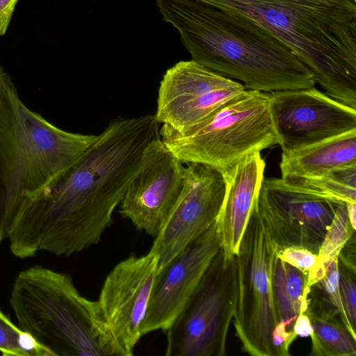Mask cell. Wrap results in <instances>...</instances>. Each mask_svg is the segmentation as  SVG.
<instances>
[{
	"mask_svg": "<svg viewBox=\"0 0 356 356\" xmlns=\"http://www.w3.org/2000/svg\"><path fill=\"white\" fill-rule=\"evenodd\" d=\"M312 332V356H355L356 337L338 319L305 312Z\"/></svg>",
	"mask_w": 356,
	"mask_h": 356,
	"instance_id": "20",
	"label": "cell"
},
{
	"mask_svg": "<svg viewBox=\"0 0 356 356\" xmlns=\"http://www.w3.org/2000/svg\"><path fill=\"white\" fill-rule=\"evenodd\" d=\"M348 216L354 229L356 228V203L346 202Z\"/></svg>",
	"mask_w": 356,
	"mask_h": 356,
	"instance_id": "27",
	"label": "cell"
},
{
	"mask_svg": "<svg viewBox=\"0 0 356 356\" xmlns=\"http://www.w3.org/2000/svg\"><path fill=\"white\" fill-rule=\"evenodd\" d=\"M353 1H356V0H353Z\"/></svg>",
	"mask_w": 356,
	"mask_h": 356,
	"instance_id": "29",
	"label": "cell"
},
{
	"mask_svg": "<svg viewBox=\"0 0 356 356\" xmlns=\"http://www.w3.org/2000/svg\"><path fill=\"white\" fill-rule=\"evenodd\" d=\"M277 256L282 260L306 273L307 277L313 273L317 264L316 254L299 246L278 249Z\"/></svg>",
	"mask_w": 356,
	"mask_h": 356,
	"instance_id": "24",
	"label": "cell"
},
{
	"mask_svg": "<svg viewBox=\"0 0 356 356\" xmlns=\"http://www.w3.org/2000/svg\"><path fill=\"white\" fill-rule=\"evenodd\" d=\"M163 19L179 32L193 60L246 89L261 92L316 84L286 45L251 19L197 0H156Z\"/></svg>",
	"mask_w": 356,
	"mask_h": 356,
	"instance_id": "2",
	"label": "cell"
},
{
	"mask_svg": "<svg viewBox=\"0 0 356 356\" xmlns=\"http://www.w3.org/2000/svg\"><path fill=\"white\" fill-rule=\"evenodd\" d=\"M292 187L315 196L356 203V163L312 177L283 178Z\"/></svg>",
	"mask_w": 356,
	"mask_h": 356,
	"instance_id": "19",
	"label": "cell"
},
{
	"mask_svg": "<svg viewBox=\"0 0 356 356\" xmlns=\"http://www.w3.org/2000/svg\"><path fill=\"white\" fill-rule=\"evenodd\" d=\"M159 134L183 163L206 164L222 174L247 155L278 144L269 93L248 89L184 130L162 124Z\"/></svg>",
	"mask_w": 356,
	"mask_h": 356,
	"instance_id": "6",
	"label": "cell"
},
{
	"mask_svg": "<svg viewBox=\"0 0 356 356\" xmlns=\"http://www.w3.org/2000/svg\"><path fill=\"white\" fill-rule=\"evenodd\" d=\"M338 269L339 286L343 306L350 326L355 331L356 273L355 261L339 256Z\"/></svg>",
	"mask_w": 356,
	"mask_h": 356,
	"instance_id": "23",
	"label": "cell"
},
{
	"mask_svg": "<svg viewBox=\"0 0 356 356\" xmlns=\"http://www.w3.org/2000/svg\"><path fill=\"white\" fill-rule=\"evenodd\" d=\"M97 135L60 129L21 100L0 72V244L26 200L74 165Z\"/></svg>",
	"mask_w": 356,
	"mask_h": 356,
	"instance_id": "4",
	"label": "cell"
},
{
	"mask_svg": "<svg viewBox=\"0 0 356 356\" xmlns=\"http://www.w3.org/2000/svg\"><path fill=\"white\" fill-rule=\"evenodd\" d=\"M340 202L304 193L282 177L264 178L257 209L279 249L299 246L317 254Z\"/></svg>",
	"mask_w": 356,
	"mask_h": 356,
	"instance_id": "10",
	"label": "cell"
},
{
	"mask_svg": "<svg viewBox=\"0 0 356 356\" xmlns=\"http://www.w3.org/2000/svg\"><path fill=\"white\" fill-rule=\"evenodd\" d=\"M278 247L253 208L236 255L238 298L236 334L252 356H277L273 336L279 323L273 294V266Z\"/></svg>",
	"mask_w": 356,
	"mask_h": 356,
	"instance_id": "8",
	"label": "cell"
},
{
	"mask_svg": "<svg viewBox=\"0 0 356 356\" xmlns=\"http://www.w3.org/2000/svg\"><path fill=\"white\" fill-rule=\"evenodd\" d=\"M355 231L348 216L346 202H340L318 252L316 266L307 277L309 287L321 278L326 266L339 257L341 250L353 236Z\"/></svg>",
	"mask_w": 356,
	"mask_h": 356,
	"instance_id": "21",
	"label": "cell"
},
{
	"mask_svg": "<svg viewBox=\"0 0 356 356\" xmlns=\"http://www.w3.org/2000/svg\"><path fill=\"white\" fill-rule=\"evenodd\" d=\"M356 163V129L282 153V178L312 177Z\"/></svg>",
	"mask_w": 356,
	"mask_h": 356,
	"instance_id": "17",
	"label": "cell"
},
{
	"mask_svg": "<svg viewBox=\"0 0 356 356\" xmlns=\"http://www.w3.org/2000/svg\"><path fill=\"white\" fill-rule=\"evenodd\" d=\"M225 186L218 170L203 163H186L181 193L149 251L157 257L158 271L217 220Z\"/></svg>",
	"mask_w": 356,
	"mask_h": 356,
	"instance_id": "12",
	"label": "cell"
},
{
	"mask_svg": "<svg viewBox=\"0 0 356 356\" xmlns=\"http://www.w3.org/2000/svg\"><path fill=\"white\" fill-rule=\"evenodd\" d=\"M312 327L310 318L306 312H300L296 319L293 332L297 337L300 336L302 337H309L312 334Z\"/></svg>",
	"mask_w": 356,
	"mask_h": 356,
	"instance_id": "26",
	"label": "cell"
},
{
	"mask_svg": "<svg viewBox=\"0 0 356 356\" xmlns=\"http://www.w3.org/2000/svg\"><path fill=\"white\" fill-rule=\"evenodd\" d=\"M158 272L157 257L148 252L116 264L95 300L100 346L106 355L131 356L141 337V327Z\"/></svg>",
	"mask_w": 356,
	"mask_h": 356,
	"instance_id": "9",
	"label": "cell"
},
{
	"mask_svg": "<svg viewBox=\"0 0 356 356\" xmlns=\"http://www.w3.org/2000/svg\"><path fill=\"white\" fill-rule=\"evenodd\" d=\"M245 89L193 60L179 61L163 76L154 116L160 124L181 131Z\"/></svg>",
	"mask_w": 356,
	"mask_h": 356,
	"instance_id": "13",
	"label": "cell"
},
{
	"mask_svg": "<svg viewBox=\"0 0 356 356\" xmlns=\"http://www.w3.org/2000/svg\"><path fill=\"white\" fill-rule=\"evenodd\" d=\"M269 111L282 152L356 129V109L314 86L269 93Z\"/></svg>",
	"mask_w": 356,
	"mask_h": 356,
	"instance_id": "11",
	"label": "cell"
},
{
	"mask_svg": "<svg viewBox=\"0 0 356 356\" xmlns=\"http://www.w3.org/2000/svg\"><path fill=\"white\" fill-rule=\"evenodd\" d=\"M0 353L5 356H52L49 349L16 325L1 309Z\"/></svg>",
	"mask_w": 356,
	"mask_h": 356,
	"instance_id": "22",
	"label": "cell"
},
{
	"mask_svg": "<svg viewBox=\"0 0 356 356\" xmlns=\"http://www.w3.org/2000/svg\"><path fill=\"white\" fill-rule=\"evenodd\" d=\"M265 168L261 152H254L223 173L225 193L216 222L221 248L227 256H234L238 252L258 198Z\"/></svg>",
	"mask_w": 356,
	"mask_h": 356,
	"instance_id": "16",
	"label": "cell"
},
{
	"mask_svg": "<svg viewBox=\"0 0 356 356\" xmlns=\"http://www.w3.org/2000/svg\"><path fill=\"white\" fill-rule=\"evenodd\" d=\"M18 326L54 356H106L95 300L83 296L65 273L33 266L16 276L9 298Z\"/></svg>",
	"mask_w": 356,
	"mask_h": 356,
	"instance_id": "5",
	"label": "cell"
},
{
	"mask_svg": "<svg viewBox=\"0 0 356 356\" xmlns=\"http://www.w3.org/2000/svg\"><path fill=\"white\" fill-rule=\"evenodd\" d=\"M184 177V163L161 137L154 140L120 204V213L138 230L156 237L181 193Z\"/></svg>",
	"mask_w": 356,
	"mask_h": 356,
	"instance_id": "14",
	"label": "cell"
},
{
	"mask_svg": "<svg viewBox=\"0 0 356 356\" xmlns=\"http://www.w3.org/2000/svg\"><path fill=\"white\" fill-rule=\"evenodd\" d=\"M236 255L220 249L165 330L167 356H225L237 305Z\"/></svg>",
	"mask_w": 356,
	"mask_h": 356,
	"instance_id": "7",
	"label": "cell"
},
{
	"mask_svg": "<svg viewBox=\"0 0 356 356\" xmlns=\"http://www.w3.org/2000/svg\"><path fill=\"white\" fill-rule=\"evenodd\" d=\"M220 248L216 221L157 272L142 323V335L168 329Z\"/></svg>",
	"mask_w": 356,
	"mask_h": 356,
	"instance_id": "15",
	"label": "cell"
},
{
	"mask_svg": "<svg viewBox=\"0 0 356 356\" xmlns=\"http://www.w3.org/2000/svg\"><path fill=\"white\" fill-rule=\"evenodd\" d=\"M272 279L274 305L279 323L293 332L298 316L307 309L309 291L307 275L282 260L277 252Z\"/></svg>",
	"mask_w": 356,
	"mask_h": 356,
	"instance_id": "18",
	"label": "cell"
},
{
	"mask_svg": "<svg viewBox=\"0 0 356 356\" xmlns=\"http://www.w3.org/2000/svg\"><path fill=\"white\" fill-rule=\"evenodd\" d=\"M197 1L251 19L289 47L328 96L356 109V1Z\"/></svg>",
	"mask_w": 356,
	"mask_h": 356,
	"instance_id": "3",
	"label": "cell"
},
{
	"mask_svg": "<svg viewBox=\"0 0 356 356\" xmlns=\"http://www.w3.org/2000/svg\"><path fill=\"white\" fill-rule=\"evenodd\" d=\"M160 124L152 114L113 119L74 165L26 200L7 238L13 254L70 256L98 243Z\"/></svg>",
	"mask_w": 356,
	"mask_h": 356,
	"instance_id": "1",
	"label": "cell"
},
{
	"mask_svg": "<svg viewBox=\"0 0 356 356\" xmlns=\"http://www.w3.org/2000/svg\"><path fill=\"white\" fill-rule=\"evenodd\" d=\"M18 1L0 0V36L6 34Z\"/></svg>",
	"mask_w": 356,
	"mask_h": 356,
	"instance_id": "25",
	"label": "cell"
},
{
	"mask_svg": "<svg viewBox=\"0 0 356 356\" xmlns=\"http://www.w3.org/2000/svg\"><path fill=\"white\" fill-rule=\"evenodd\" d=\"M2 70H2V68L0 67V72H1Z\"/></svg>",
	"mask_w": 356,
	"mask_h": 356,
	"instance_id": "28",
	"label": "cell"
}]
</instances>
